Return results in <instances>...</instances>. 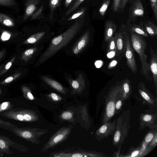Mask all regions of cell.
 Segmentation results:
<instances>
[{
  "mask_svg": "<svg viewBox=\"0 0 157 157\" xmlns=\"http://www.w3.org/2000/svg\"><path fill=\"white\" fill-rule=\"evenodd\" d=\"M15 4L14 0H0V5L2 6H10Z\"/></svg>",
  "mask_w": 157,
  "mask_h": 157,
  "instance_id": "38",
  "label": "cell"
},
{
  "mask_svg": "<svg viewBox=\"0 0 157 157\" xmlns=\"http://www.w3.org/2000/svg\"><path fill=\"white\" fill-rule=\"evenodd\" d=\"M11 36V34L8 32L5 31L2 33L1 36V39L3 41L8 40Z\"/></svg>",
  "mask_w": 157,
  "mask_h": 157,
  "instance_id": "40",
  "label": "cell"
},
{
  "mask_svg": "<svg viewBox=\"0 0 157 157\" xmlns=\"http://www.w3.org/2000/svg\"><path fill=\"white\" fill-rule=\"evenodd\" d=\"M71 85L73 88L75 89H78L79 86V82L77 80H72L71 82Z\"/></svg>",
  "mask_w": 157,
  "mask_h": 157,
  "instance_id": "44",
  "label": "cell"
},
{
  "mask_svg": "<svg viewBox=\"0 0 157 157\" xmlns=\"http://www.w3.org/2000/svg\"><path fill=\"white\" fill-rule=\"evenodd\" d=\"M1 94H2V90L0 88V96Z\"/></svg>",
  "mask_w": 157,
  "mask_h": 157,
  "instance_id": "52",
  "label": "cell"
},
{
  "mask_svg": "<svg viewBox=\"0 0 157 157\" xmlns=\"http://www.w3.org/2000/svg\"><path fill=\"white\" fill-rule=\"evenodd\" d=\"M138 90L140 96L144 103L148 106L152 113L156 112L157 100L146 89L144 84L140 82Z\"/></svg>",
  "mask_w": 157,
  "mask_h": 157,
  "instance_id": "6",
  "label": "cell"
},
{
  "mask_svg": "<svg viewBox=\"0 0 157 157\" xmlns=\"http://www.w3.org/2000/svg\"><path fill=\"white\" fill-rule=\"evenodd\" d=\"M73 0H65V6L66 7L68 6Z\"/></svg>",
  "mask_w": 157,
  "mask_h": 157,
  "instance_id": "50",
  "label": "cell"
},
{
  "mask_svg": "<svg viewBox=\"0 0 157 157\" xmlns=\"http://www.w3.org/2000/svg\"><path fill=\"white\" fill-rule=\"evenodd\" d=\"M85 0H76L71 7L67 11L65 15L67 16L77 9Z\"/></svg>",
  "mask_w": 157,
  "mask_h": 157,
  "instance_id": "29",
  "label": "cell"
},
{
  "mask_svg": "<svg viewBox=\"0 0 157 157\" xmlns=\"http://www.w3.org/2000/svg\"><path fill=\"white\" fill-rule=\"evenodd\" d=\"M125 43V56L127 59V64L132 71L134 73L137 72V68L134 52L132 48L130 39L126 33L124 32Z\"/></svg>",
  "mask_w": 157,
  "mask_h": 157,
  "instance_id": "7",
  "label": "cell"
},
{
  "mask_svg": "<svg viewBox=\"0 0 157 157\" xmlns=\"http://www.w3.org/2000/svg\"><path fill=\"white\" fill-rule=\"evenodd\" d=\"M117 29V26L113 21H108L105 25L104 39L106 42H108L113 36Z\"/></svg>",
  "mask_w": 157,
  "mask_h": 157,
  "instance_id": "14",
  "label": "cell"
},
{
  "mask_svg": "<svg viewBox=\"0 0 157 157\" xmlns=\"http://www.w3.org/2000/svg\"><path fill=\"white\" fill-rule=\"evenodd\" d=\"M14 79L13 77V76H10L6 78L5 80L1 82L2 84L8 83L11 82Z\"/></svg>",
  "mask_w": 157,
  "mask_h": 157,
  "instance_id": "45",
  "label": "cell"
},
{
  "mask_svg": "<svg viewBox=\"0 0 157 157\" xmlns=\"http://www.w3.org/2000/svg\"><path fill=\"white\" fill-rule=\"evenodd\" d=\"M124 101L121 96L120 92L115 103V115L118 114L121 111L122 107L123 106V103Z\"/></svg>",
  "mask_w": 157,
  "mask_h": 157,
  "instance_id": "27",
  "label": "cell"
},
{
  "mask_svg": "<svg viewBox=\"0 0 157 157\" xmlns=\"http://www.w3.org/2000/svg\"><path fill=\"white\" fill-rule=\"evenodd\" d=\"M116 121L115 119L103 124L96 132L95 137L97 140L100 141L112 135L115 130Z\"/></svg>",
  "mask_w": 157,
  "mask_h": 157,
  "instance_id": "8",
  "label": "cell"
},
{
  "mask_svg": "<svg viewBox=\"0 0 157 157\" xmlns=\"http://www.w3.org/2000/svg\"><path fill=\"white\" fill-rule=\"evenodd\" d=\"M0 22L9 27H13L14 23L12 19L6 14L0 13Z\"/></svg>",
  "mask_w": 157,
  "mask_h": 157,
  "instance_id": "21",
  "label": "cell"
},
{
  "mask_svg": "<svg viewBox=\"0 0 157 157\" xmlns=\"http://www.w3.org/2000/svg\"><path fill=\"white\" fill-rule=\"evenodd\" d=\"M120 94V85H117L112 88L106 96L103 124L110 121L115 115V103Z\"/></svg>",
  "mask_w": 157,
  "mask_h": 157,
  "instance_id": "4",
  "label": "cell"
},
{
  "mask_svg": "<svg viewBox=\"0 0 157 157\" xmlns=\"http://www.w3.org/2000/svg\"><path fill=\"white\" fill-rule=\"evenodd\" d=\"M117 63V62L116 60H113L109 64L108 67V68L111 69L112 68H113L116 65Z\"/></svg>",
  "mask_w": 157,
  "mask_h": 157,
  "instance_id": "49",
  "label": "cell"
},
{
  "mask_svg": "<svg viewBox=\"0 0 157 157\" xmlns=\"http://www.w3.org/2000/svg\"><path fill=\"white\" fill-rule=\"evenodd\" d=\"M2 124L4 125H6L7 126L13 127L15 128L17 127L16 126L14 125L10 122H7L0 119V124L2 125Z\"/></svg>",
  "mask_w": 157,
  "mask_h": 157,
  "instance_id": "43",
  "label": "cell"
},
{
  "mask_svg": "<svg viewBox=\"0 0 157 157\" xmlns=\"http://www.w3.org/2000/svg\"><path fill=\"white\" fill-rule=\"evenodd\" d=\"M50 97L54 101H57L61 99V97L56 93H52L49 95Z\"/></svg>",
  "mask_w": 157,
  "mask_h": 157,
  "instance_id": "41",
  "label": "cell"
},
{
  "mask_svg": "<svg viewBox=\"0 0 157 157\" xmlns=\"http://www.w3.org/2000/svg\"><path fill=\"white\" fill-rule=\"evenodd\" d=\"M130 30L132 32L140 35L146 37L148 36V34L144 29L140 26L135 25L131 28Z\"/></svg>",
  "mask_w": 157,
  "mask_h": 157,
  "instance_id": "26",
  "label": "cell"
},
{
  "mask_svg": "<svg viewBox=\"0 0 157 157\" xmlns=\"http://www.w3.org/2000/svg\"><path fill=\"white\" fill-rule=\"evenodd\" d=\"M150 128V130L147 132L142 143V145L144 146H147L157 133V127Z\"/></svg>",
  "mask_w": 157,
  "mask_h": 157,
  "instance_id": "19",
  "label": "cell"
},
{
  "mask_svg": "<svg viewBox=\"0 0 157 157\" xmlns=\"http://www.w3.org/2000/svg\"><path fill=\"white\" fill-rule=\"evenodd\" d=\"M22 90L24 93V96L30 100H33L34 99V97L30 91L25 87L22 88Z\"/></svg>",
  "mask_w": 157,
  "mask_h": 157,
  "instance_id": "37",
  "label": "cell"
},
{
  "mask_svg": "<svg viewBox=\"0 0 157 157\" xmlns=\"http://www.w3.org/2000/svg\"><path fill=\"white\" fill-rule=\"evenodd\" d=\"M36 51V48H35L29 49L25 51L21 56L22 60L27 61L33 56L34 52Z\"/></svg>",
  "mask_w": 157,
  "mask_h": 157,
  "instance_id": "28",
  "label": "cell"
},
{
  "mask_svg": "<svg viewBox=\"0 0 157 157\" xmlns=\"http://www.w3.org/2000/svg\"><path fill=\"white\" fill-rule=\"evenodd\" d=\"M61 0H49V6L50 8V18H53L55 10L59 5Z\"/></svg>",
  "mask_w": 157,
  "mask_h": 157,
  "instance_id": "25",
  "label": "cell"
},
{
  "mask_svg": "<svg viewBox=\"0 0 157 157\" xmlns=\"http://www.w3.org/2000/svg\"><path fill=\"white\" fill-rule=\"evenodd\" d=\"M144 11L142 2L140 0H137L133 4L132 10V16L133 17L143 16Z\"/></svg>",
  "mask_w": 157,
  "mask_h": 157,
  "instance_id": "16",
  "label": "cell"
},
{
  "mask_svg": "<svg viewBox=\"0 0 157 157\" xmlns=\"http://www.w3.org/2000/svg\"><path fill=\"white\" fill-rule=\"evenodd\" d=\"M10 144L7 140L5 139V137H0V150L7 154L12 153L10 151L9 146Z\"/></svg>",
  "mask_w": 157,
  "mask_h": 157,
  "instance_id": "23",
  "label": "cell"
},
{
  "mask_svg": "<svg viewBox=\"0 0 157 157\" xmlns=\"http://www.w3.org/2000/svg\"><path fill=\"white\" fill-rule=\"evenodd\" d=\"M110 1V0L105 1L100 7L99 12L101 16H103L104 15L109 6Z\"/></svg>",
  "mask_w": 157,
  "mask_h": 157,
  "instance_id": "31",
  "label": "cell"
},
{
  "mask_svg": "<svg viewBox=\"0 0 157 157\" xmlns=\"http://www.w3.org/2000/svg\"><path fill=\"white\" fill-rule=\"evenodd\" d=\"M116 53V52L111 51L107 53V56L108 58H112L115 56Z\"/></svg>",
  "mask_w": 157,
  "mask_h": 157,
  "instance_id": "48",
  "label": "cell"
},
{
  "mask_svg": "<svg viewBox=\"0 0 157 157\" xmlns=\"http://www.w3.org/2000/svg\"><path fill=\"white\" fill-rule=\"evenodd\" d=\"M44 8V5L42 4L38 9L32 15L30 18L31 20H34L40 18L42 15V11Z\"/></svg>",
  "mask_w": 157,
  "mask_h": 157,
  "instance_id": "32",
  "label": "cell"
},
{
  "mask_svg": "<svg viewBox=\"0 0 157 157\" xmlns=\"http://www.w3.org/2000/svg\"><path fill=\"white\" fill-rule=\"evenodd\" d=\"M42 78L45 82L52 87L61 93L65 94L63 88L58 82L46 76H42Z\"/></svg>",
  "mask_w": 157,
  "mask_h": 157,
  "instance_id": "17",
  "label": "cell"
},
{
  "mask_svg": "<svg viewBox=\"0 0 157 157\" xmlns=\"http://www.w3.org/2000/svg\"><path fill=\"white\" fill-rule=\"evenodd\" d=\"M151 59L150 65V71L152 75V78L154 82L155 92L157 90V53L155 52L151 46H150Z\"/></svg>",
  "mask_w": 157,
  "mask_h": 157,
  "instance_id": "10",
  "label": "cell"
},
{
  "mask_svg": "<svg viewBox=\"0 0 157 157\" xmlns=\"http://www.w3.org/2000/svg\"><path fill=\"white\" fill-rule=\"evenodd\" d=\"M84 21V19L76 21L65 32L54 37L40 57L39 62L42 63L46 61L67 44L80 30Z\"/></svg>",
  "mask_w": 157,
  "mask_h": 157,
  "instance_id": "1",
  "label": "cell"
},
{
  "mask_svg": "<svg viewBox=\"0 0 157 157\" xmlns=\"http://www.w3.org/2000/svg\"><path fill=\"white\" fill-rule=\"evenodd\" d=\"M157 144V133H156L152 140L147 145V147L151 150L154 148Z\"/></svg>",
  "mask_w": 157,
  "mask_h": 157,
  "instance_id": "36",
  "label": "cell"
},
{
  "mask_svg": "<svg viewBox=\"0 0 157 157\" xmlns=\"http://www.w3.org/2000/svg\"><path fill=\"white\" fill-rule=\"evenodd\" d=\"M128 0H121L119 10L123 12Z\"/></svg>",
  "mask_w": 157,
  "mask_h": 157,
  "instance_id": "42",
  "label": "cell"
},
{
  "mask_svg": "<svg viewBox=\"0 0 157 157\" xmlns=\"http://www.w3.org/2000/svg\"><path fill=\"white\" fill-rule=\"evenodd\" d=\"M157 119L156 112L150 114L142 113L139 117L140 129L142 130L146 127L150 128L157 127Z\"/></svg>",
  "mask_w": 157,
  "mask_h": 157,
  "instance_id": "9",
  "label": "cell"
},
{
  "mask_svg": "<svg viewBox=\"0 0 157 157\" xmlns=\"http://www.w3.org/2000/svg\"><path fill=\"white\" fill-rule=\"evenodd\" d=\"M72 113L69 111H66L63 112L62 114V118L66 120H68L71 119L72 117Z\"/></svg>",
  "mask_w": 157,
  "mask_h": 157,
  "instance_id": "39",
  "label": "cell"
},
{
  "mask_svg": "<svg viewBox=\"0 0 157 157\" xmlns=\"http://www.w3.org/2000/svg\"><path fill=\"white\" fill-rule=\"evenodd\" d=\"M1 151H0V155L1 154Z\"/></svg>",
  "mask_w": 157,
  "mask_h": 157,
  "instance_id": "53",
  "label": "cell"
},
{
  "mask_svg": "<svg viewBox=\"0 0 157 157\" xmlns=\"http://www.w3.org/2000/svg\"><path fill=\"white\" fill-rule=\"evenodd\" d=\"M131 86L128 80H125L120 85V92L121 96L125 101L131 94Z\"/></svg>",
  "mask_w": 157,
  "mask_h": 157,
  "instance_id": "15",
  "label": "cell"
},
{
  "mask_svg": "<svg viewBox=\"0 0 157 157\" xmlns=\"http://www.w3.org/2000/svg\"><path fill=\"white\" fill-rule=\"evenodd\" d=\"M90 36V32L86 31L74 46L72 51L75 54L80 53L88 43Z\"/></svg>",
  "mask_w": 157,
  "mask_h": 157,
  "instance_id": "12",
  "label": "cell"
},
{
  "mask_svg": "<svg viewBox=\"0 0 157 157\" xmlns=\"http://www.w3.org/2000/svg\"><path fill=\"white\" fill-rule=\"evenodd\" d=\"M2 115L9 118L20 121H32L36 119V117L33 113L23 109L11 110L4 113Z\"/></svg>",
  "mask_w": 157,
  "mask_h": 157,
  "instance_id": "5",
  "label": "cell"
},
{
  "mask_svg": "<svg viewBox=\"0 0 157 157\" xmlns=\"http://www.w3.org/2000/svg\"><path fill=\"white\" fill-rule=\"evenodd\" d=\"M40 0H27L26 3V8L23 17L24 20H26L31 16L36 10L37 6L40 2Z\"/></svg>",
  "mask_w": 157,
  "mask_h": 157,
  "instance_id": "13",
  "label": "cell"
},
{
  "mask_svg": "<svg viewBox=\"0 0 157 157\" xmlns=\"http://www.w3.org/2000/svg\"><path fill=\"white\" fill-rule=\"evenodd\" d=\"M70 132L68 128L62 129L57 133L46 144V147L48 148L53 147L60 142L67 136Z\"/></svg>",
  "mask_w": 157,
  "mask_h": 157,
  "instance_id": "11",
  "label": "cell"
},
{
  "mask_svg": "<svg viewBox=\"0 0 157 157\" xmlns=\"http://www.w3.org/2000/svg\"><path fill=\"white\" fill-rule=\"evenodd\" d=\"M131 114L129 110H124L117 120L113 138V145L121 147L128 136L131 128Z\"/></svg>",
  "mask_w": 157,
  "mask_h": 157,
  "instance_id": "2",
  "label": "cell"
},
{
  "mask_svg": "<svg viewBox=\"0 0 157 157\" xmlns=\"http://www.w3.org/2000/svg\"><path fill=\"white\" fill-rule=\"evenodd\" d=\"M68 156H71L73 157H86L88 156V155H86V154H81L80 153H75L72 154Z\"/></svg>",
  "mask_w": 157,
  "mask_h": 157,
  "instance_id": "46",
  "label": "cell"
},
{
  "mask_svg": "<svg viewBox=\"0 0 157 157\" xmlns=\"http://www.w3.org/2000/svg\"><path fill=\"white\" fill-rule=\"evenodd\" d=\"M86 10V7L81 8L78 11L69 17L67 19V21H70L82 18L85 15Z\"/></svg>",
  "mask_w": 157,
  "mask_h": 157,
  "instance_id": "24",
  "label": "cell"
},
{
  "mask_svg": "<svg viewBox=\"0 0 157 157\" xmlns=\"http://www.w3.org/2000/svg\"><path fill=\"white\" fill-rule=\"evenodd\" d=\"M108 42L107 53L111 51L116 52L117 53V49L116 45V36H113Z\"/></svg>",
  "mask_w": 157,
  "mask_h": 157,
  "instance_id": "30",
  "label": "cell"
},
{
  "mask_svg": "<svg viewBox=\"0 0 157 157\" xmlns=\"http://www.w3.org/2000/svg\"><path fill=\"white\" fill-rule=\"evenodd\" d=\"M131 39L132 46L135 51L138 53L141 64V74L147 79L151 80L150 76L149 64L147 63V56L145 54L146 43L140 35L131 32Z\"/></svg>",
  "mask_w": 157,
  "mask_h": 157,
  "instance_id": "3",
  "label": "cell"
},
{
  "mask_svg": "<svg viewBox=\"0 0 157 157\" xmlns=\"http://www.w3.org/2000/svg\"><path fill=\"white\" fill-rule=\"evenodd\" d=\"M150 3L152 10L155 18L157 21V0H150Z\"/></svg>",
  "mask_w": 157,
  "mask_h": 157,
  "instance_id": "33",
  "label": "cell"
},
{
  "mask_svg": "<svg viewBox=\"0 0 157 157\" xmlns=\"http://www.w3.org/2000/svg\"><path fill=\"white\" fill-rule=\"evenodd\" d=\"M144 29L150 36H154L157 34L156 25L150 20L145 22L144 25Z\"/></svg>",
  "mask_w": 157,
  "mask_h": 157,
  "instance_id": "18",
  "label": "cell"
},
{
  "mask_svg": "<svg viewBox=\"0 0 157 157\" xmlns=\"http://www.w3.org/2000/svg\"><path fill=\"white\" fill-rule=\"evenodd\" d=\"M5 53L4 51H0V60L2 58Z\"/></svg>",
  "mask_w": 157,
  "mask_h": 157,
  "instance_id": "51",
  "label": "cell"
},
{
  "mask_svg": "<svg viewBox=\"0 0 157 157\" xmlns=\"http://www.w3.org/2000/svg\"><path fill=\"white\" fill-rule=\"evenodd\" d=\"M121 0H113L112 9L113 11L116 13L119 10Z\"/></svg>",
  "mask_w": 157,
  "mask_h": 157,
  "instance_id": "35",
  "label": "cell"
},
{
  "mask_svg": "<svg viewBox=\"0 0 157 157\" xmlns=\"http://www.w3.org/2000/svg\"><path fill=\"white\" fill-rule=\"evenodd\" d=\"M11 103L9 101L3 102L0 104V112L9 109L11 107Z\"/></svg>",
  "mask_w": 157,
  "mask_h": 157,
  "instance_id": "34",
  "label": "cell"
},
{
  "mask_svg": "<svg viewBox=\"0 0 157 157\" xmlns=\"http://www.w3.org/2000/svg\"><path fill=\"white\" fill-rule=\"evenodd\" d=\"M14 58H15H15L14 57L13 59L12 60H11L9 62L6 64L5 67V69L3 72H4L5 70H7L10 68L12 66V62L14 60Z\"/></svg>",
  "mask_w": 157,
  "mask_h": 157,
  "instance_id": "47",
  "label": "cell"
},
{
  "mask_svg": "<svg viewBox=\"0 0 157 157\" xmlns=\"http://www.w3.org/2000/svg\"><path fill=\"white\" fill-rule=\"evenodd\" d=\"M44 32H39L29 37L24 43V44H33L40 39L45 34Z\"/></svg>",
  "mask_w": 157,
  "mask_h": 157,
  "instance_id": "22",
  "label": "cell"
},
{
  "mask_svg": "<svg viewBox=\"0 0 157 157\" xmlns=\"http://www.w3.org/2000/svg\"><path fill=\"white\" fill-rule=\"evenodd\" d=\"M116 36V45L117 47V53L119 55L122 52L124 46L123 37L122 33L119 32L115 34Z\"/></svg>",
  "mask_w": 157,
  "mask_h": 157,
  "instance_id": "20",
  "label": "cell"
}]
</instances>
